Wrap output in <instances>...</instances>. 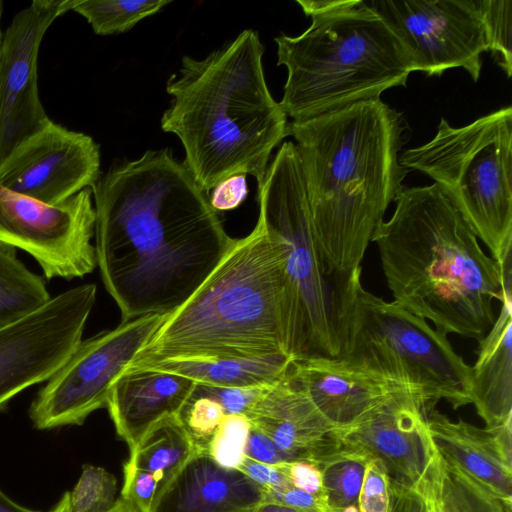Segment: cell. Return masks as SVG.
<instances>
[{
  "mask_svg": "<svg viewBox=\"0 0 512 512\" xmlns=\"http://www.w3.org/2000/svg\"><path fill=\"white\" fill-rule=\"evenodd\" d=\"M91 191L97 266L122 322L175 311L234 243L168 149L117 163Z\"/></svg>",
  "mask_w": 512,
  "mask_h": 512,
  "instance_id": "obj_1",
  "label": "cell"
},
{
  "mask_svg": "<svg viewBox=\"0 0 512 512\" xmlns=\"http://www.w3.org/2000/svg\"><path fill=\"white\" fill-rule=\"evenodd\" d=\"M404 131L402 114L380 98L288 123L316 240L338 276L362 272L373 235L404 187Z\"/></svg>",
  "mask_w": 512,
  "mask_h": 512,
  "instance_id": "obj_2",
  "label": "cell"
},
{
  "mask_svg": "<svg viewBox=\"0 0 512 512\" xmlns=\"http://www.w3.org/2000/svg\"><path fill=\"white\" fill-rule=\"evenodd\" d=\"M394 201L372 238L393 302L445 335L481 340L502 299L499 264L438 184L403 187Z\"/></svg>",
  "mask_w": 512,
  "mask_h": 512,
  "instance_id": "obj_3",
  "label": "cell"
},
{
  "mask_svg": "<svg viewBox=\"0 0 512 512\" xmlns=\"http://www.w3.org/2000/svg\"><path fill=\"white\" fill-rule=\"evenodd\" d=\"M264 47L257 31L245 29L204 59L184 56L167 80L172 97L161 117L176 135L183 162L208 194L220 181L252 175L262 185L273 149L287 135V116L264 76Z\"/></svg>",
  "mask_w": 512,
  "mask_h": 512,
  "instance_id": "obj_4",
  "label": "cell"
},
{
  "mask_svg": "<svg viewBox=\"0 0 512 512\" xmlns=\"http://www.w3.org/2000/svg\"><path fill=\"white\" fill-rule=\"evenodd\" d=\"M291 341L285 251L257 220L199 289L166 315L136 358L289 356Z\"/></svg>",
  "mask_w": 512,
  "mask_h": 512,
  "instance_id": "obj_5",
  "label": "cell"
},
{
  "mask_svg": "<svg viewBox=\"0 0 512 512\" xmlns=\"http://www.w3.org/2000/svg\"><path fill=\"white\" fill-rule=\"evenodd\" d=\"M312 19L300 35L275 38L287 69L282 110L295 122L406 86L410 57L365 0H297Z\"/></svg>",
  "mask_w": 512,
  "mask_h": 512,
  "instance_id": "obj_6",
  "label": "cell"
},
{
  "mask_svg": "<svg viewBox=\"0 0 512 512\" xmlns=\"http://www.w3.org/2000/svg\"><path fill=\"white\" fill-rule=\"evenodd\" d=\"M258 220L282 244L292 322L291 357H338L352 277L328 267L316 240L295 145L284 142L258 188Z\"/></svg>",
  "mask_w": 512,
  "mask_h": 512,
  "instance_id": "obj_7",
  "label": "cell"
},
{
  "mask_svg": "<svg viewBox=\"0 0 512 512\" xmlns=\"http://www.w3.org/2000/svg\"><path fill=\"white\" fill-rule=\"evenodd\" d=\"M338 357L368 367L410 388L427 415L444 400L454 409L471 404V366L447 335L395 302L350 285Z\"/></svg>",
  "mask_w": 512,
  "mask_h": 512,
  "instance_id": "obj_8",
  "label": "cell"
},
{
  "mask_svg": "<svg viewBox=\"0 0 512 512\" xmlns=\"http://www.w3.org/2000/svg\"><path fill=\"white\" fill-rule=\"evenodd\" d=\"M438 184L498 263L512 247V108L468 125L441 119L435 136L399 156Z\"/></svg>",
  "mask_w": 512,
  "mask_h": 512,
  "instance_id": "obj_9",
  "label": "cell"
},
{
  "mask_svg": "<svg viewBox=\"0 0 512 512\" xmlns=\"http://www.w3.org/2000/svg\"><path fill=\"white\" fill-rule=\"evenodd\" d=\"M166 315L150 314L82 340L38 391L29 408L35 428L81 425L106 407L113 383L147 345Z\"/></svg>",
  "mask_w": 512,
  "mask_h": 512,
  "instance_id": "obj_10",
  "label": "cell"
},
{
  "mask_svg": "<svg viewBox=\"0 0 512 512\" xmlns=\"http://www.w3.org/2000/svg\"><path fill=\"white\" fill-rule=\"evenodd\" d=\"M94 235L91 189L50 206L0 184V244L27 252L47 279L71 280L93 272Z\"/></svg>",
  "mask_w": 512,
  "mask_h": 512,
  "instance_id": "obj_11",
  "label": "cell"
},
{
  "mask_svg": "<svg viewBox=\"0 0 512 512\" xmlns=\"http://www.w3.org/2000/svg\"><path fill=\"white\" fill-rule=\"evenodd\" d=\"M96 294L95 284L76 286L0 328V411L67 362L82 341Z\"/></svg>",
  "mask_w": 512,
  "mask_h": 512,
  "instance_id": "obj_12",
  "label": "cell"
},
{
  "mask_svg": "<svg viewBox=\"0 0 512 512\" xmlns=\"http://www.w3.org/2000/svg\"><path fill=\"white\" fill-rule=\"evenodd\" d=\"M408 53L414 71L465 69L476 82L488 51L477 0H365Z\"/></svg>",
  "mask_w": 512,
  "mask_h": 512,
  "instance_id": "obj_13",
  "label": "cell"
},
{
  "mask_svg": "<svg viewBox=\"0 0 512 512\" xmlns=\"http://www.w3.org/2000/svg\"><path fill=\"white\" fill-rule=\"evenodd\" d=\"M76 0H34L19 11L0 47V164L50 123L38 91L37 60L43 36Z\"/></svg>",
  "mask_w": 512,
  "mask_h": 512,
  "instance_id": "obj_14",
  "label": "cell"
},
{
  "mask_svg": "<svg viewBox=\"0 0 512 512\" xmlns=\"http://www.w3.org/2000/svg\"><path fill=\"white\" fill-rule=\"evenodd\" d=\"M99 177V145L52 120L0 164L2 186L50 206L91 188Z\"/></svg>",
  "mask_w": 512,
  "mask_h": 512,
  "instance_id": "obj_15",
  "label": "cell"
},
{
  "mask_svg": "<svg viewBox=\"0 0 512 512\" xmlns=\"http://www.w3.org/2000/svg\"><path fill=\"white\" fill-rule=\"evenodd\" d=\"M334 434L342 447L378 461L389 482L408 488L418 486L437 455L423 407L412 393L390 398Z\"/></svg>",
  "mask_w": 512,
  "mask_h": 512,
  "instance_id": "obj_16",
  "label": "cell"
},
{
  "mask_svg": "<svg viewBox=\"0 0 512 512\" xmlns=\"http://www.w3.org/2000/svg\"><path fill=\"white\" fill-rule=\"evenodd\" d=\"M287 375L336 429L352 425L396 395L417 397L407 386L342 357L303 355L290 361Z\"/></svg>",
  "mask_w": 512,
  "mask_h": 512,
  "instance_id": "obj_17",
  "label": "cell"
},
{
  "mask_svg": "<svg viewBox=\"0 0 512 512\" xmlns=\"http://www.w3.org/2000/svg\"><path fill=\"white\" fill-rule=\"evenodd\" d=\"M251 427L272 440L291 461L318 465L341 446L336 428L286 373L264 388L246 414Z\"/></svg>",
  "mask_w": 512,
  "mask_h": 512,
  "instance_id": "obj_18",
  "label": "cell"
},
{
  "mask_svg": "<svg viewBox=\"0 0 512 512\" xmlns=\"http://www.w3.org/2000/svg\"><path fill=\"white\" fill-rule=\"evenodd\" d=\"M196 452L178 415L158 421L130 450L119 499L129 512H151Z\"/></svg>",
  "mask_w": 512,
  "mask_h": 512,
  "instance_id": "obj_19",
  "label": "cell"
},
{
  "mask_svg": "<svg viewBox=\"0 0 512 512\" xmlns=\"http://www.w3.org/2000/svg\"><path fill=\"white\" fill-rule=\"evenodd\" d=\"M194 385L187 378L167 372L125 368L111 387L106 407L129 450L158 421L178 415Z\"/></svg>",
  "mask_w": 512,
  "mask_h": 512,
  "instance_id": "obj_20",
  "label": "cell"
},
{
  "mask_svg": "<svg viewBox=\"0 0 512 512\" xmlns=\"http://www.w3.org/2000/svg\"><path fill=\"white\" fill-rule=\"evenodd\" d=\"M263 502V486L196 452L151 512H255Z\"/></svg>",
  "mask_w": 512,
  "mask_h": 512,
  "instance_id": "obj_21",
  "label": "cell"
},
{
  "mask_svg": "<svg viewBox=\"0 0 512 512\" xmlns=\"http://www.w3.org/2000/svg\"><path fill=\"white\" fill-rule=\"evenodd\" d=\"M511 261L508 254L499 262L501 308L488 334L479 340L477 360L471 367V404L487 428L512 421Z\"/></svg>",
  "mask_w": 512,
  "mask_h": 512,
  "instance_id": "obj_22",
  "label": "cell"
},
{
  "mask_svg": "<svg viewBox=\"0 0 512 512\" xmlns=\"http://www.w3.org/2000/svg\"><path fill=\"white\" fill-rule=\"evenodd\" d=\"M426 421L444 460L512 504V461L492 428H480L462 419L454 421L435 409L426 415Z\"/></svg>",
  "mask_w": 512,
  "mask_h": 512,
  "instance_id": "obj_23",
  "label": "cell"
},
{
  "mask_svg": "<svg viewBox=\"0 0 512 512\" xmlns=\"http://www.w3.org/2000/svg\"><path fill=\"white\" fill-rule=\"evenodd\" d=\"M292 360L286 354L266 358H136L126 368H143L182 376L194 383L222 387H264L278 381Z\"/></svg>",
  "mask_w": 512,
  "mask_h": 512,
  "instance_id": "obj_24",
  "label": "cell"
},
{
  "mask_svg": "<svg viewBox=\"0 0 512 512\" xmlns=\"http://www.w3.org/2000/svg\"><path fill=\"white\" fill-rule=\"evenodd\" d=\"M50 298L43 277L24 265L15 248L0 244V328L36 310Z\"/></svg>",
  "mask_w": 512,
  "mask_h": 512,
  "instance_id": "obj_25",
  "label": "cell"
},
{
  "mask_svg": "<svg viewBox=\"0 0 512 512\" xmlns=\"http://www.w3.org/2000/svg\"><path fill=\"white\" fill-rule=\"evenodd\" d=\"M430 472L443 512H511V505L444 460L438 452Z\"/></svg>",
  "mask_w": 512,
  "mask_h": 512,
  "instance_id": "obj_26",
  "label": "cell"
},
{
  "mask_svg": "<svg viewBox=\"0 0 512 512\" xmlns=\"http://www.w3.org/2000/svg\"><path fill=\"white\" fill-rule=\"evenodd\" d=\"M170 0H76L73 11L83 16L98 35L124 33L158 13Z\"/></svg>",
  "mask_w": 512,
  "mask_h": 512,
  "instance_id": "obj_27",
  "label": "cell"
},
{
  "mask_svg": "<svg viewBox=\"0 0 512 512\" xmlns=\"http://www.w3.org/2000/svg\"><path fill=\"white\" fill-rule=\"evenodd\" d=\"M368 458L342 446L317 466L322 472L325 499L333 512L358 505Z\"/></svg>",
  "mask_w": 512,
  "mask_h": 512,
  "instance_id": "obj_28",
  "label": "cell"
},
{
  "mask_svg": "<svg viewBox=\"0 0 512 512\" xmlns=\"http://www.w3.org/2000/svg\"><path fill=\"white\" fill-rule=\"evenodd\" d=\"M488 51L507 77L512 75V0H477Z\"/></svg>",
  "mask_w": 512,
  "mask_h": 512,
  "instance_id": "obj_29",
  "label": "cell"
},
{
  "mask_svg": "<svg viewBox=\"0 0 512 512\" xmlns=\"http://www.w3.org/2000/svg\"><path fill=\"white\" fill-rule=\"evenodd\" d=\"M117 480L102 467L86 464L73 490L70 501L73 512H107L117 501Z\"/></svg>",
  "mask_w": 512,
  "mask_h": 512,
  "instance_id": "obj_30",
  "label": "cell"
},
{
  "mask_svg": "<svg viewBox=\"0 0 512 512\" xmlns=\"http://www.w3.org/2000/svg\"><path fill=\"white\" fill-rule=\"evenodd\" d=\"M250 429L245 415L225 414L209 442L207 454L218 465L237 469L245 457Z\"/></svg>",
  "mask_w": 512,
  "mask_h": 512,
  "instance_id": "obj_31",
  "label": "cell"
},
{
  "mask_svg": "<svg viewBox=\"0 0 512 512\" xmlns=\"http://www.w3.org/2000/svg\"><path fill=\"white\" fill-rule=\"evenodd\" d=\"M178 416L197 451L207 453L209 442L225 412L214 399L192 393Z\"/></svg>",
  "mask_w": 512,
  "mask_h": 512,
  "instance_id": "obj_32",
  "label": "cell"
},
{
  "mask_svg": "<svg viewBox=\"0 0 512 512\" xmlns=\"http://www.w3.org/2000/svg\"><path fill=\"white\" fill-rule=\"evenodd\" d=\"M389 479L382 465L369 459L358 496L360 512H388Z\"/></svg>",
  "mask_w": 512,
  "mask_h": 512,
  "instance_id": "obj_33",
  "label": "cell"
},
{
  "mask_svg": "<svg viewBox=\"0 0 512 512\" xmlns=\"http://www.w3.org/2000/svg\"><path fill=\"white\" fill-rule=\"evenodd\" d=\"M265 387L267 386L222 388L195 383L192 393L214 399L222 406L225 414H241L246 416Z\"/></svg>",
  "mask_w": 512,
  "mask_h": 512,
  "instance_id": "obj_34",
  "label": "cell"
},
{
  "mask_svg": "<svg viewBox=\"0 0 512 512\" xmlns=\"http://www.w3.org/2000/svg\"><path fill=\"white\" fill-rule=\"evenodd\" d=\"M288 479L292 486L305 492L324 496L322 472L308 461H291L274 465Z\"/></svg>",
  "mask_w": 512,
  "mask_h": 512,
  "instance_id": "obj_35",
  "label": "cell"
},
{
  "mask_svg": "<svg viewBox=\"0 0 512 512\" xmlns=\"http://www.w3.org/2000/svg\"><path fill=\"white\" fill-rule=\"evenodd\" d=\"M245 174H237L220 181L209 197L211 207L217 211H229L239 207L248 195Z\"/></svg>",
  "mask_w": 512,
  "mask_h": 512,
  "instance_id": "obj_36",
  "label": "cell"
},
{
  "mask_svg": "<svg viewBox=\"0 0 512 512\" xmlns=\"http://www.w3.org/2000/svg\"><path fill=\"white\" fill-rule=\"evenodd\" d=\"M245 456L269 465L288 462L270 438L252 427L245 448Z\"/></svg>",
  "mask_w": 512,
  "mask_h": 512,
  "instance_id": "obj_37",
  "label": "cell"
},
{
  "mask_svg": "<svg viewBox=\"0 0 512 512\" xmlns=\"http://www.w3.org/2000/svg\"><path fill=\"white\" fill-rule=\"evenodd\" d=\"M237 469L264 488L281 487L290 483L276 466L246 456Z\"/></svg>",
  "mask_w": 512,
  "mask_h": 512,
  "instance_id": "obj_38",
  "label": "cell"
},
{
  "mask_svg": "<svg viewBox=\"0 0 512 512\" xmlns=\"http://www.w3.org/2000/svg\"><path fill=\"white\" fill-rule=\"evenodd\" d=\"M388 512H426V505L417 489L389 482Z\"/></svg>",
  "mask_w": 512,
  "mask_h": 512,
  "instance_id": "obj_39",
  "label": "cell"
},
{
  "mask_svg": "<svg viewBox=\"0 0 512 512\" xmlns=\"http://www.w3.org/2000/svg\"><path fill=\"white\" fill-rule=\"evenodd\" d=\"M430 467L415 489L423 496L426 512H443L434 489Z\"/></svg>",
  "mask_w": 512,
  "mask_h": 512,
  "instance_id": "obj_40",
  "label": "cell"
},
{
  "mask_svg": "<svg viewBox=\"0 0 512 512\" xmlns=\"http://www.w3.org/2000/svg\"><path fill=\"white\" fill-rule=\"evenodd\" d=\"M0 512H41L30 509L13 501L0 489Z\"/></svg>",
  "mask_w": 512,
  "mask_h": 512,
  "instance_id": "obj_41",
  "label": "cell"
},
{
  "mask_svg": "<svg viewBox=\"0 0 512 512\" xmlns=\"http://www.w3.org/2000/svg\"><path fill=\"white\" fill-rule=\"evenodd\" d=\"M48 512H73L69 491L64 492L57 503Z\"/></svg>",
  "mask_w": 512,
  "mask_h": 512,
  "instance_id": "obj_42",
  "label": "cell"
},
{
  "mask_svg": "<svg viewBox=\"0 0 512 512\" xmlns=\"http://www.w3.org/2000/svg\"><path fill=\"white\" fill-rule=\"evenodd\" d=\"M255 512H306L276 504L262 503Z\"/></svg>",
  "mask_w": 512,
  "mask_h": 512,
  "instance_id": "obj_43",
  "label": "cell"
},
{
  "mask_svg": "<svg viewBox=\"0 0 512 512\" xmlns=\"http://www.w3.org/2000/svg\"><path fill=\"white\" fill-rule=\"evenodd\" d=\"M107 512H128V510L124 503L120 499H117L114 506Z\"/></svg>",
  "mask_w": 512,
  "mask_h": 512,
  "instance_id": "obj_44",
  "label": "cell"
},
{
  "mask_svg": "<svg viewBox=\"0 0 512 512\" xmlns=\"http://www.w3.org/2000/svg\"><path fill=\"white\" fill-rule=\"evenodd\" d=\"M2 13H3V1L0 0V47H1L2 37H3V33H2V30H1Z\"/></svg>",
  "mask_w": 512,
  "mask_h": 512,
  "instance_id": "obj_45",
  "label": "cell"
}]
</instances>
